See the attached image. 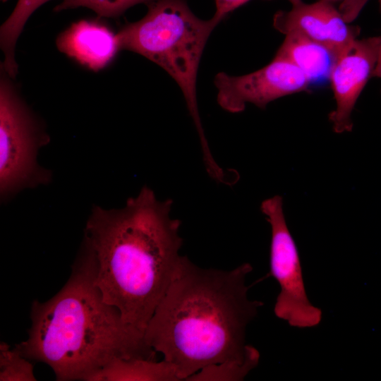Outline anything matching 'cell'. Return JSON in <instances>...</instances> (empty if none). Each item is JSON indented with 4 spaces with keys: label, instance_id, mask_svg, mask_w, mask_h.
Masks as SVG:
<instances>
[{
    "label": "cell",
    "instance_id": "5",
    "mask_svg": "<svg viewBox=\"0 0 381 381\" xmlns=\"http://www.w3.org/2000/svg\"><path fill=\"white\" fill-rule=\"evenodd\" d=\"M12 78L1 68L0 191L6 198L23 188L46 183L48 171L37 164L49 137L21 98Z\"/></svg>",
    "mask_w": 381,
    "mask_h": 381
},
{
    "label": "cell",
    "instance_id": "6",
    "mask_svg": "<svg viewBox=\"0 0 381 381\" xmlns=\"http://www.w3.org/2000/svg\"><path fill=\"white\" fill-rule=\"evenodd\" d=\"M260 210L271 228L270 272L280 288L274 313L293 327H316L322 313L307 296L299 253L286 222L282 198L265 199Z\"/></svg>",
    "mask_w": 381,
    "mask_h": 381
},
{
    "label": "cell",
    "instance_id": "18",
    "mask_svg": "<svg viewBox=\"0 0 381 381\" xmlns=\"http://www.w3.org/2000/svg\"><path fill=\"white\" fill-rule=\"evenodd\" d=\"M251 0H215L216 11L213 17L220 22L230 12Z\"/></svg>",
    "mask_w": 381,
    "mask_h": 381
},
{
    "label": "cell",
    "instance_id": "19",
    "mask_svg": "<svg viewBox=\"0 0 381 381\" xmlns=\"http://www.w3.org/2000/svg\"><path fill=\"white\" fill-rule=\"evenodd\" d=\"M372 77L381 78V42L378 48L377 61Z\"/></svg>",
    "mask_w": 381,
    "mask_h": 381
},
{
    "label": "cell",
    "instance_id": "7",
    "mask_svg": "<svg viewBox=\"0 0 381 381\" xmlns=\"http://www.w3.org/2000/svg\"><path fill=\"white\" fill-rule=\"evenodd\" d=\"M217 102L231 113L241 112L248 103L265 109L280 97L309 90L306 74L289 60L275 55L265 66L234 76L220 72L214 77Z\"/></svg>",
    "mask_w": 381,
    "mask_h": 381
},
{
    "label": "cell",
    "instance_id": "9",
    "mask_svg": "<svg viewBox=\"0 0 381 381\" xmlns=\"http://www.w3.org/2000/svg\"><path fill=\"white\" fill-rule=\"evenodd\" d=\"M381 37L357 40L353 48L335 63L329 76L336 107L329 114V121L337 133L350 132L351 114L356 103L372 77Z\"/></svg>",
    "mask_w": 381,
    "mask_h": 381
},
{
    "label": "cell",
    "instance_id": "12",
    "mask_svg": "<svg viewBox=\"0 0 381 381\" xmlns=\"http://www.w3.org/2000/svg\"><path fill=\"white\" fill-rule=\"evenodd\" d=\"M176 368L163 360L143 358H115L90 381H180Z\"/></svg>",
    "mask_w": 381,
    "mask_h": 381
},
{
    "label": "cell",
    "instance_id": "21",
    "mask_svg": "<svg viewBox=\"0 0 381 381\" xmlns=\"http://www.w3.org/2000/svg\"><path fill=\"white\" fill-rule=\"evenodd\" d=\"M378 4H379V11L381 13V0H378Z\"/></svg>",
    "mask_w": 381,
    "mask_h": 381
},
{
    "label": "cell",
    "instance_id": "17",
    "mask_svg": "<svg viewBox=\"0 0 381 381\" xmlns=\"http://www.w3.org/2000/svg\"><path fill=\"white\" fill-rule=\"evenodd\" d=\"M334 6L339 3L337 8L344 20L350 23L360 13L368 0H325Z\"/></svg>",
    "mask_w": 381,
    "mask_h": 381
},
{
    "label": "cell",
    "instance_id": "14",
    "mask_svg": "<svg viewBox=\"0 0 381 381\" xmlns=\"http://www.w3.org/2000/svg\"><path fill=\"white\" fill-rule=\"evenodd\" d=\"M260 361L258 349L240 358H231L206 366L189 377L188 381H240L255 368Z\"/></svg>",
    "mask_w": 381,
    "mask_h": 381
},
{
    "label": "cell",
    "instance_id": "1",
    "mask_svg": "<svg viewBox=\"0 0 381 381\" xmlns=\"http://www.w3.org/2000/svg\"><path fill=\"white\" fill-rule=\"evenodd\" d=\"M252 270L247 262L231 270L201 268L182 255L144 332L181 380L257 349L246 343V328L262 306L248 297Z\"/></svg>",
    "mask_w": 381,
    "mask_h": 381
},
{
    "label": "cell",
    "instance_id": "20",
    "mask_svg": "<svg viewBox=\"0 0 381 381\" xmlns=\"http://www.w3.org/2000/svg\"><path fill=\"white\" fill-rule=\"evenodd\" d=\"M288 1L291 4L292 6L297 5L303 1L302 0H288Z\"/></svg>",
    "mask_w": 381,
    "mask_h": 381
},
{
    "label": "cell",
    "instance_id": "22",
    "mask_svg": "<svg viewBox=\"0 0 381 381\" xmlns=\"http://www.w3.org/2000/svg\"><path fill=\"white\" fill-rule=\"evenodd\" d=\"M3 2H6L7 0H1Z\"/></svg>",
    "mask_w": 381,
    "mask_h": 381
},
{
    "label": "cell",
    "instance_id": "4",
    "mask_svg": "<svg viewBox=\"0 0 381 381\" xmlns=\"http://www.w3.org/2000/svg\"><path fill=\"white\" fill-rule=\"evenodd\" d=\"M140 20L116 32L119 47L139 54L165 70L177 83L195 124L207 165L215 160L203 131L197 102L196 82L202 52L220 23L198 18L185 0H155Z\"/></svg>",
    "mask_w": 381,
    "mask_h": 381
},
{
    "label": "cell",
    "instance_id": "3",
    "mask_svg": "<svg viewBox=\"0 0 381 381\" xmlns=\"http://www.w3.org/2000/svg\"><path fill=\"white\" fill-rule=\"evenodd\" d=\"M97 262L83 240L71 275L49 300L34 301L21 355L44 363L58 381L86 380L115 358L155 359L144 334L126 323L96 284Z\"/></svg>",
    "mask_w": 381,
    "mask_h": 381
},
{
    "label": "cell",
    "instance_id": "15",
    "mask_svg": "<svg viewBox=\"0 0 381 381\" xmlns=\"http://www.w3.org/2000/svg\"><path fill=\"white\" fill-rule=\"evenodd\" d=\"M33 365L15 347L0 344V381H35Z\"/></svg>",
    "mask_w": 381,
    "mask_h": 381
},
{
    "label": "cell",
    "instance_id": "11",
    "mask_svg": "<svg viewBox=\"0 0 381 381\" xmlns=\"http://www.w3.org/2000/svg\"><path fill=\"white\" fill-rule=\"evenodd\" d=\"M283 57L308 77L310 84L328 79L337 61L326 47L298 34L289 33L276 54Z\"/></svg>",
    "mask_w": 381,
    "mask_h": 381
},
{
    "label": "cell",
    "instance_id": "13",
    "mask_svg": "<svg viewBox=\"0 0 381 381\" xmlns=\"http://www.w3.org/2000/svg\"><path fill=\"white\" fill-rule=\"evenodd\" d=\"M49 1L52 0H18L12 13L0 28V47L4 54L1 68L13 78L18 73L15 58L17 40L31 15Z\"/></svg>",
    "mask_w": 381,
    "mask_h": 381
},
{
    "label": "cell",
    "instance_id": "2",
    "mask_svg": "<svg viewBox=\"0 0 381 381\" xmlns=\"http://www.w3.org/2000/svg\"><path fill=\"white\" fill-rule=\"evenodd\" d=\"M172 200L143 186L121 209L95 207L84 241L97 262L96 284L124 322L144 334L182 257Z\"/></svg>",
    "mask_w": 381,
    "mask_h": 381
},
{
    "label": "cell",
    "instance_id": "16",
    "mask_svg": "<svg viewBox=\"0 0 381 381\" xmlns=\"http://www.w3.org/2000/svg\"><path fill=\"white\" fill-rule=\"evenodd\" d=\"M155 0H62L54 11L85 7L93 11L98 18H117L126 10L138 4L146 5Z\"/></svg>",
    "mask_w": 381,
    "mask_h": 381
},
{
    "label": "cell",
    "instance_id": "8",
    "mask_svg": "<svg viewBox=\"0 0 381 381\" xmlns=\"http://www.w3.org/2000/svg\"><path fill=\"white\" fill-rule=\"evenodd\" d=\"M273 25L280 32L298 34L328 49L337 60L353 48L360 28L349 25L333 4L318 0L279 11Z\"/></svg>",
    "mask_w": 381,
    "mask_h": 381
},
{
    "label": "cell",
    "instance_id": "10",
    "mask_svg": "<svg viewBox=\"0 0 381 381\" xmlns=\"http://www.w3.org/2000/svg\"><path fill=\"white\" fill-rule=\"evenodd\" d=\"M56 44L61 52L93 71L105 68L120 51L116 33L97 20L72 23Z\"/></svg>",
    "mask_w": 381,
    "mask_h": 381
}]
</instances>
